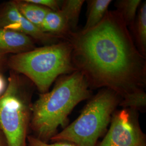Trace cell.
I'll use <instances>...</instances> for the list:
<instances>
[{
	"instance_id": "obj_3",
	"label": "cell",
	"mask_w": 146,
	"mask_h": 146,
	"mask_svg": "<svg viewBox=\"0 0 146 146\" xmlns=\"http://www.w3.org/2000/svg\"><path fill=\"white\" fill-rule=\"evenodd\" d=\"M72 53L69 42H58L11 55L7 67L29 78L41 94L45 93L59 75L76 70Z\"/></svg>"
},
{
	"instance_id": "obj_9",
	"label": "cell",
	"mask_w": 146,
	"mask_h": 146,
	"mask_svg": "<svg viewBox=\"0 0 146 146\" xmlns=\"http://www.w3.org/2000/svg\"><path fill=\"white\" fill-rule=\"evenodd\" d=\"M41 30L58 37H68L73 33L66 16L61 10L49 11L43 20Z\"/></svg>"
},
{
	"instance_id": "obj_17",
	"label": "cell",
	"mask_w": 146,
	"mask_h": 146,
	"mask_svg": "<svg viewBox=\"0 0 146 146\" xmlns=\"http://www.w3.org/2000/svg\"><path fill=\"white\" fill-rule=\"evenodd\" d=\"M29 2L46 7L50 11H60L61 9L63 1L58 0H27Z\"/></svg>"
},
{
	"instance_id": "obj_11",
	"label": "cell",
	"mask_w": 146,
	"mask_h": 146,
	"mask_svg": "<svg viewBox=\"0 0 146 146\" xmlns=\"http://www.w3.org/2000/svg\"><path fill=\"white\" fill-rule=\"evenodd\" d=\"M111 2L110 0L88 1L87 19L82 30L92 28L99 23L107 12Z\"/></svg>"
},
{
	"instance_id": "obj_14",
	"label": "cell",
	"mask_w": 146,
	"mask_h": 146,
	"mask_svg": "<svg viewBox=\"0 0 146 146\" xmlns=\"http://www.w3.org/2000/svg\"><path fill=\"white\" fill-rule=\"evenodd\" d=\"M84 3L83 0L63 1L60 10L66 16L72 31L75 29L78 24L79 16Z\"/></svg>"
},
{
	"instance_id": "obj_8",
	"label": "cell",
	"mask_w": 146,
	"mask_h": 146,
	"mask_svg": "<svg viewBox=\"0 0 146 146\" xmlns=\"http://www.w3.org/2000/svg\"><path fill=\"white\" fill-rule=\"evenodd\" d=\"M35 41L23 33L0 28V54L15 55L29 52L36 48Z\"/></svg>"
},
{
	"instance_id": "obj_15",
	"label": "cell",
	"mask_w": 146,
	"mask_h": 146,
	"mask_svg": "<svg viewBox=\"0 0 146 146\" xmlns=\"http://www.w3.org/2000/svg\"><path fill=\"white\" fill-rule=\"evenodd\" d=\"M119 105L125 109L144 110L146 107V94L143 89L137 90L122 98Z\"/></svg>"
},
{
	"instance_id": "obj_19",
	"label": "cell",
	"mask_w": 146,
	"mask_h": 146,
	"mask_svg": "<svg viewBox=\"0 0 146 146\" xmlns=\"http://www.w3.org/2000/svg\"><path fill=\"white\" fill-rule=\"evenodd\" d=\"M8 56L6 55L0 54V72H2L7 67Z\"/></svg>"
},
{
	"instance_id": "obj_4",
	"label": "cell",
	"mask_w": 146,
	"mask_h": 146,
	"mask_svg": "<svg viewBox=\"0 0 146 146\" xmlns=\"http://www.w3.org/2000/svg\"><path fill=\"white\" fill-rule=\"evenodd\" d=\"M120 101V96L114 91L101 90L90 100L76 120L50 140L54 142H68L76 146H96Z\"/></svg>"
},
{
	"instance_id": "obj_10",
	"label": "cell",
	"mask_w": 146,
	"mask_h": 146,
	"mask_svg": "<svg viewBox=\"0 0 146 146\" xmlns=\"http://www.w3.org/2000/svg\"><path fill=\"white\" fill-rule=\"evenodd\" d=\"M18 11L26 19L41 29L42 22L50 11L46 7L28 2L27 0H13Z\"/></svg>"
},
{
	"instance_id": "obj_12",
	"label": "cell",
	"mask_w": 146,
	"mask_h": 146,
	"mask_svg": "<svg viewBox=\"0 0 146 146\" xmlns=\"http://www.w3.org/2000/svg\"><path fill=\"white\" fill-rule=\"evenodd\" d=\"M140 0H121L116 3L117 10L127 26L134 28L136 13Z\"/></svg>"
},
{
	"instance_id": "obj_18",
	"label": "cell",
	"mask_w": 146,
	"mask_h": 146,
	"mask_svg": "<svg viewBox=\"0 0 146 146\" xmlns=\"http://www.w3.org/2000/svg\"><path fill=\"white\" fill-rule=\"evenodd\" d=\"M7 82L2 73L0 72V96L4 93L7 87Z\"/></svg>"
},
{
	"instance_id": "obj_5",
	"label": "cell",
	"mask_w": 146,
	"mask_h": 146,
	"mask_svg": "<svg viewBox=\"0 0 146 146\" xmlns=\"http://www.w3.org/2000/svg\"><path fill=\"white\" fill-rule=\"evenodd\" d=\"M26 85L21 75L11 70L7 88L0 96V129L7 146H26L31 111Z\"/></svg>"
},
{
	"instance_id": "obj_13",
	"label": "cell",
	"mask_w": 146,
	"mask_h": 146,
	"mask_svg": "<svg viewBox=\"0 0 146 146\" xmlns=\"http://www.w3.org/2000/svg\"><path fill=\"white\" fill-rule=\"evenodd\" d=\"M136 40L140 48L142 55H146V3L145 2L141 5L138 11L137 19L134 25Z\"/></svg>"
},
{
	"instance_id": "obj_7",
	"label": "cell",
	"mask_w": 146,
	"mask_h": 146,
	"mask_svg": "<svg viewBox=\"0 0 146 146\" xmlns=\"http://www.w3.org/2000/svg\"><path fill=\"white\" fill-rule=\"evenodd\" d=\"M0 28L23 33L45 46L58 41V37L43 32L26 19L17 9L13 0L0 5Z\"/></svg>"
},
{
	"instance_id": "obj_20",
	"label": "cell",
	"mask_w": 146,
	"mask_h": 146,
	"mask_svg": "<svg viewBox=\"0 0 146 146\" xmlns=\"http://www.w3.org/2000/svg\"><path fill=\"white\" fill-rule=\"evenodd\" d=\"M0 146H4L3 143V142L2 141V139H1V137H0Z\"/></svg>"
},
{
	"instance_id": "obj_2",
	"label": "cell",
	"mask_w": 146,
	"mask_h": 146,
	"mask_svg": "<svg viewBox=\"0 0 146 146\" xmlns=\"http://www.w3.org/2000/svg\"><path fill=\"white\" fill-rule=\"evenodd\" d=\"M84 75L76 70L60 78L50 92L40 94L31 107V125L37 138L47 142L64 127L75 106L90 96Z\"/></svg>"
},
{
	"instance_id": "obj_6",
	"label": "cell",
	"mask_w": 146,
	"mask_h": 146,
	"mask_svg": "<svg viewBox=\"0 0 146 146\" xmlns=\"http://www.w3.org/2000/svg\"><path fill=\"white\" fill-rule=\"evenodd\" d=\"M110 121V129L98 146H146L135 110L116 111Z\"/></svg>"
},
{
	"instance_id": "obj_16",
	"label": "cell",
	"mask_w": 146,
	"mask_h": 146,
	"mask_svg": "<svg viewBox=\"0 0 146 146\" xmlns=\"http://www.w3.org/2000/svg\"><path fill=\"white\" fill-rule=\"evenodd\" d=\"M27 141L29 146H76L73 143L66 142H56L53 143H48L47 142L42 141L37 137L28 136Z\"/></svg>"
},
{
	"instance_id": "obj_1",
	"label": "cell",
	"mask_w": 146,
	"mask_h": 146,
	"mask_svg": "<svg viewBox=\"0 0 146 146\" xmlns=\"http://www.w3.org/2000/svg\"><path fill=\"white\" fill-rule=\"evenodd\" d=\"M68 37L73 65L89 86L110 89L122 98L143 89L144 56L137 49L118 11H107L96 26Z\"/></svg>"
}]
</instances>
